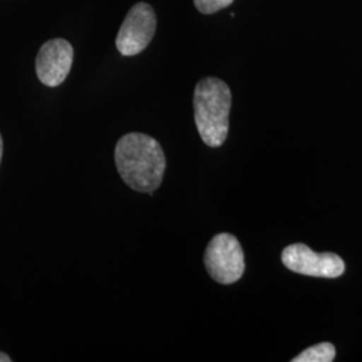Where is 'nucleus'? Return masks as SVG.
<instances>
[{
	"mask_svg": "<svg viewBox=\"0 0 362 362\" xmlns=\"http://www.w3.org/2000/svg\"><path fill=\"white\" fill-rule=\"evenodd\" d=\"M121 179L133 191L153 196L163 182L167 160L160 143L144 133L122 136L115 151Z\"/></svg>",
	"mask_w": 362,
	"mask_h": 362,
	"instance_id": "obj_1",
	"label": "nucleus"
},
{
	"mask_svg": "<svg viewBox=\"0 0 362 362\" xmlns=\"http://www.w3.org/2000/svg\"><path fill=\"white\" fill-rule=\"evenodd\" d=\"M233 95L219 78L199 81L194 93V124L206 145L219 148L227 140Z\"/></svg>",
	"mask_w": 362,
	"mask_h": 362,
	"instance_id": "obj_2",
	"label": "nucleus"
},
{
	"mask_svg": "<svg viewBox=\"0 0 362 362\" xmlns=\"http://www.w3.org/2000/svg\"><path fill=\"white\" fill-rule=\"evenodd\" d=\"M204 264L209 276L220 285L238 282L246 269L245 252L239 240L231 233L214 236L204 254Z\"/></svg>",
	"mask_w": 362,
	"mask_h": 362,
	"instance_id": "obj_3",
	"label": "nucleus"
},
{
	"mask_svg": "<svg viewBox=\"0 0 362 362\" xmlns=\"http://www.w3.org/2000/svg\"><path fill=\"white\" fill-rule=\"evenodd\" d=\"M156 28L157 18L153 7L144 1L134 4L119 27L117 50L125 57L143 52L155 37Z\"/></svg>",
	"mask_w": 362,
	"mask_h": 362,
	"instance_id": "obj_4",
	"label": "nucleus"
},
{
	"mask_svg": "<svg viewBox=\"0 0 362 362\" xmlns=\"http://www.w3.org/2000/svg\"><path fill=\"white\" fill-rule=\"evenodd\" d=\"M282 262L290 272L317 278L333 279L345 272L344 260L336 254H318L302 243L286 247L282 252Z\"/></svg>",
	"mask_w": 362,
	"mask_h": 362,
	"instance_id": "obj_5",
	"label": "nucleus"
},
{
	"mask_svg": "<svg viewBox=\"0 0 362 362\" xmlns=\"http://www.w3.org/2000/svg\"><path fill=\"white\" fill-rule=\"evenodd\" d=\"M73 59L74 49L66 39L47 40L39 49L35 59V71L39 81L49 88L62 85L71 70Z\"/></svg>",
	"mask_w": 362,
	"mask_h": 362,
	"instance_id": "obj_6",
	"label": "nucleus"
},
{
	"mask_svg": "<svg viewBox=\"0 0 362 362\" xmlns=\"http://www.w3.org/2000/svg\"><path fill=\"white\" fill-rule=\"evenodd\" d=\"M336 357V348L329 342L314 345L309 349L303 350L293 362H332Z\"/></svg>",
	"mask_w": 362,
	"mask_h": 362,
	"instance_id": "obj_7",
	"label": "nucleus"
},
{
	"mask_svg": "<svg viewBox=\"0 0 362 362\" xmlns=\"http://www.w3.org/2000/svg\"><path fill=\"white\" fill-rule=\"evenodd\" d=\"M194 7L202 13H215L231 6L233 0H194Z\"/></svg>",
	"mask_w": 362,
	"mask_h": 362,
	"instance_id": "obj_8",
	"label": "nucleus"
},
{
	"mask_svg": "<svg viewBox=\"0 0 362 362\" xmlns=\"http://www.w3.org/2000/svg\"><path fill=\"white\" fill-rule=\"evenodd\" d=\"M0 362H11V358L6 353L0 351Z\"/></svg>",
	"mask_w": 362,
	"mask_h": 362,
	"instance_id": "obj_9",
	"label": "nucleus"
},
{
	"mask_svg": "<svg viewBox=\"0 0 362 362\" xmlns=\"http://www.w3.org/2000/svg\"><path fill=\"white\" fill-rule=\"evenodd\" d=\"M1 157H3V139L0 134V163H1Z\"/></svg>",
	"mask_w": 362,
	"mask_h": 362,
	"instance_id": "obj_10",
	"label": "nucleus"
}]
</instances>
